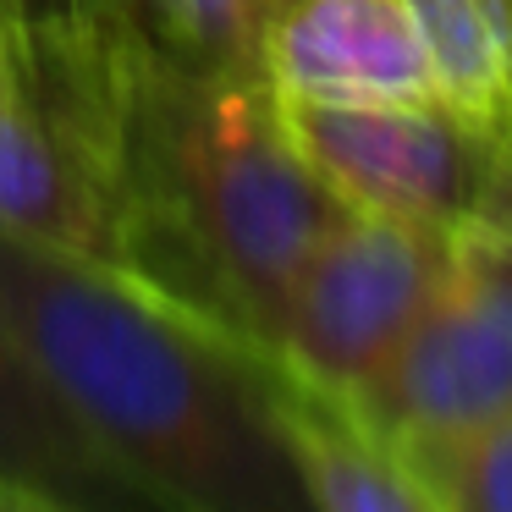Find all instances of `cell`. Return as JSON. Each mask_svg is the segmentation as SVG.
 <instances>
[{"label":"cell","instance_id":"6da1fadb","mask_svg":"<svg viewBox=\"0 0 512 512\" xmlns=\"http://www.w3.org/2000/svg\"><path fill=\"white\" fill-rule=\"evenodd\" d=\"M0 303L61 408L160 512H314L265 397V347L6 232Z\"/></svg>","mask_w":512,"mask_h":512},{"label":"cell","instance_id":"7a4b0ae2","mask_svg":"<svg viewBox=\"0 0 512 512\" xmlns=\"http://www.w3.org/2000/svg\"><path fill=\"white\" fill-rule=\"evenodd\" d=\"M127 281L270 353L281 303L347 204L298 155L259 72H122Z\"/></svg>","mask_w":512,"mask_h":512},{"label":"cell","instance_id":"3957f363","mask_svg":"<svg viewBox=\"0 0 512 512\" xmlns=\"http://www.w3.org/2000/svg\"><path fill=\"white\" fill-rule=\"evenodd\" d=\"M127 56H45L0 34V232L127 276Z\"/></svg>","mask_w":512,"mask_h":512},{"label":"cell","instance_id":"277c9868","mask_svg":"<svg viewBox=\"0 0 512 512\" xmlns=\"http://www.w3.org/2000/svg\"><path fill=\"white\" fill-rule=\"evenodd\" d=\"M397 446H424L512 413V155L501 182L446 237V265L413 331L358 397Z\"/></svg>","mask_w":512,"mask_h":512},{"label":"cell","instance_id":"5b68a950","mask_svg":"<svg viewBox=\"0 0 512 512\" xmlns=\"http://www.w3.org/2000/svg\"><path fill=\"white\" fill-rule=\"evenodd\" d=\"M446 237L441 226L347 210L292 281L270 358L331 397H358L430 303Z\"/></svg>","mask_w":512,"mask_h":512},{"label":"cell","instance_id":"8992f818","mask_svg":"<svg viewBox=\"0 0 512 512\" xmlns=\"http://www.w3.org/2000/svg\"><path fill=\"white\" fill-rule=\"evenodd\" d=\"M281 122L347 210L441 232L496 193L507 160L441 100H281Z\"/></svg>","mask_w":512,"mask_h":512},{"label":"cell","instance_id":"52a82bcc","mask_svg":"<svg viewBox=\"0 0 512 512\" xmlns=\"http://www.w3.org/2000/svg\"><path fill=\"white\" fill-rule=\"evenodd\" d=\"M259 78L281 100H435L402 0H287Z\"/></svg>","mask_w":512,"mask_h":512},{"label":"cell","instance_id":"ba28073f","mask_svg":"<svg viewBox=\"0 0 512 512\" xmlns=\"http://www.w3.org/2000/svg\"><path fill=\"white\" fill-rule=\"evenodd\" d=\"M265 397L314 512H452L419 463L347 397L298 380L265 353Z\"/></svg>","mask_w":512,"mask_h":512},{"label":"cell","instance_id":"9c48e42d","mask_svg":"<svg viewBox=\"0 0 512 512\" xmlns=\"http://www.w3.org/2000/svg\"><path fill=\"white\" fill-rule=\"evenodd\" d=\"M0 485L34 490L67 512H160L61 408L6 303H0Z\"/></svg>","mask_w":512,"mask_h":512},{"label":"cell","instance_id":"30bf717a","mask_svg":"<svg viewBox=\"0 0 512 512\" xmlns=\"http://www.w3.org/2000/svg\"><path fill=\"white\" fill-rule=\"evenodd\" d=\"M430 61L435 100L512 155V6L507 0H402Z\"/></svg>","mask_w":512,"mask_h":512},{"label":"cell","instance_id":"8fae6325","mask_svg":"<svg viewBox=\"0 0 512 512\" xmlns=\"http://www.w3.org/2000/svg\"><path fill=\"white\" fill-rule=\"evenodd\" d=\"M287 0H100L122 45L188 72H259Z\"/></svg>","mask_w":512,"mask_h":512},{"label":"cell","instance_id":"7c38bea8","mask_svg":"<svg viewBox=\"0 0 512 512\" xmlns=\"http://www.w3.org/2000/svg\"><path fill=\"white\" fill-rule=\"evenodd\" d=\"M452 501V512H512V413L446 441L402 446Z\"/></svg>","mask_w":512,"mask_h":512},{"label":"cell","instance_id":"4fadbf2b","mask_svg":"<svg viewBox=\"0 0 512 512\" xmlns=\"http://www.w3.org/2000/svg\"><path fill=\"white\" fill-rule=\"evenodd\" d=\"M0 34L23 50L45 56H122V45L105 23L100 0H0Z\"/></svg>","mask_w":512,"mask_h":512},{"label":"cell","instance_id":"5bb4252c","mask_svg":"<svg viewBox=\"0 0 512 512\" xmlns=\"http://www.w3.org/2000/svg\"><path fill=\"white\" fill-rule=\"evenodd\" d=\"M0 512H67L56 501L34 496V490H17V485H0Z\"/></svg>","mask_w":512,"mask_h":512},{"label":"cell","instance_id":"9a60e30c","mask_svg":"<svg viewBox=\"0 0 512 512\" xmlns=\"http://www.w3.org/2000/svg\"><path fill=\"white\" fill-rule=\"evenodd\" d=\"M507 6H512V0H507Z\"/></svg>","mask_w":512,"mask_h":512}]
</instances>
